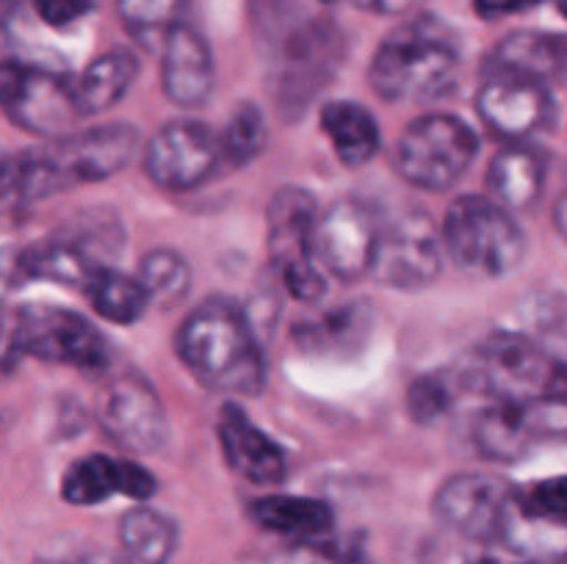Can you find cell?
Returning <instances> with one entry per match:
<instances>
[{
    "instance_id": "6da1fadb",
    "label": "cell",
    "mask_w": 567,
    "mask_h": 564,
    "mask_svg": "<svg viewBox=\"0 0 567 564\" xmlns=\"http://www.w3.org/2000/svg\"><path fill=\"white\" fill-rule=\"evenodd\" d=\"M136 144V127L116 122L55 138L53 147L39 153L17 155L6 164V202L25 208L61 188L109 180L131 164Z\"/></svg>"
},
{
    "instance_id": "7a4b0ae2",
    "label": "cell",
    "mask_w": 567,
    "mask_h": 564,
    "mask_svg": "<svg viewBox=\"0 0 567 564\" xmlns=\"http://www.w3.org/2000/svg\"><path fill=\"white\" fill-rule=\"evenodd\" d=\"M177 357L210 390L258 396L266 387V359L241 307L208 299L177 330Z\"/></svg>"
},
{
    "instance_id": "3957f363",
    "label": "cell",
    "mask_w": 567,
    "mask_h": 564,
    "mask_svg": "<svg viewBox=\"0 0 567 564\" xmlns=\"http://www.w3.org/2000/svg\"><path fill=\"white\" fill-rule=\"evenodd\" d=\"M460 39L441 17L419 14L388 33L371 59V88L388 103H430L454 88Z\"/></svg>"
},
{
    "instance_id": "277c9868",
    "label": "cell",
    "mask_w": 567,
    "mask_h": 564,
    "mask_svg": "<svg viewBox=\"0 0 567 564\" xmlns=\"http://www.w3.org/2000/svg\"><path fill=\"white\" fill-rule=\"evenodd\" d=\"M443 247L460 271L480 280H498L520 265L526 238L513 210L487 197H460L441 224Z\"/></svg>"
},
{
    "instance_id": "5b68a950",
    "label": "cell",
    "mask_w": 567,
    "mask_h": 564,
    "mask_svg": "<svg viewBox=\"0 0 567 564\" xmlns=\"http://www.w3.org/2000/svg\"><path fill=\"white\" fill-rule=\"evenodd\" d=\"M465 379L493 401L567 396V354L526 335H493L465 365Z\"/></svg>"
},
{
    "instance_id": "8992f818",
    "label": "cell",
    "mask_w": 567,
    "mask_h": 564,
    "mask_svg": "<svg viewBox=\"0 0 567 564\" xmlns=\"http://www.w3.org/2000/svg\"><path fill=\"white\" fill-rule=\"evenodd\" d=\"M480 138L454 114H426L402 133L393 166L404 182L424 191H446L471 169Z\"/></svg>"
},
{
    "instance_id": "52a82bcc",
    "label": "cell",
    "mask_w": 567,
    "mask_h": 564,
    "mask_svg": "<svg viewBox=\"0 0 567 564\" xmlns=\"http://www.w3.org/2000/svg\"><path fill=\"white\" fill-rule=\"evenodd\" d=\"M319 210L313 194L305 188L286 186L271 197L266 210V243L269 254L286 282L288 293L299 302H316L324 293V276L316 254Z\"/></svg>"
},
{
    "instance_id": "ba28073f",
    "label": "cell",
    "mask_w": 567,
    "mask_h": 564,
    "mask_svg": "<svg viewBox=\"0 0 567 564\" xmlns=\"http://www.w3.org/2000/svg\"><path fill=\"white\" fill-rule=\"evenodd\" d=\"M11 348L44 363L75 365L81 370L103 368L109 346L89 318L53 304H28L17 313Z\"/></svg>"
},
{
    "instance_id": "9c48e42d",
    "label": "cell",
    "mask_w": 567,
    "mask_h": 564,
    "mask_svg": "<svg viewBox=\"0 0 567 564\" xmlns=\"http://www.w3.org/2000/svg\"><path fill=\"white\" fill-rule=\"evenodd\" d=\"M0 97H3L6 116L37 136H70L66 130L83 116L75 83L50 70L17 64V61L3 64Z\"/></svg>"
},
{
    "instance_id": "30bf717a",
    "label": "cell",
    "mask_w": 567,
    "mask_h": 564,
    "mask_svg": "<svg viewBox=\"0 0 567 564\" xmlns=\"http://www.w3.org/2000/svg\"><path fill=\"white\" fill-rule=\"evenodd\" d=\"M551 440H567V396L496 401L476 420V446L498 462H515Z\"/></svg>"
},
{
    "instance_id": "8fae6325",
    "label": "cell",
    "mask_w": 567,
    "mask_h": 564,
    "mask_svg": "<svg viewBox=\"0 0 567 564\" xmlns=\"http://www.w3.org/2000/svg\"><path fill=\"white\" fill-rule=\"evenodd\" d=\"M443 252L441 227L424 210H408L382 227L371 274L388 288L419 291L441 274Z\"/></svg>"
},
{
    "instance_id": "7c38bea8",
    "label": "cell",
    "mask_w": 567,
    "mask_h": 564,
    "mask_svg": "<svg viewBox=\"0 0 567 564\" xmlns=\"http://www.w3.org/2000/svg\"><path fill=\"white\" fill-rule=\"evenodd\" d=\"M221 160V138L208 125L177 119L150 138L144 169L155 186L183 194L203 186Z\"/></svg>"
},
{
    "instance_id": "4fadbf2b",
    "label": "cell",
    "mask_w": 567,
    "mask_h": 564,
    "mask_svg": "<svg viewBox=\"0 0 567 564\" xmlns=\"http://www.w3.org/2000/svg\"><path fill=\"white\" fill-rule=\"evenodd\" d=\"M97 412L105 435L125 451L153 453L169 435L158 390L138 374L111 379L100 396Z\"/></svg>"
},
{
    "instance_id": "5bb4252c",
    "label": "cell",
    "mask_w": 567,
    "mask_h": 564,
    "mask_svg": "<svg viewBox=\"0 0 567 564\" xmlns=\"http://www.w3.org/2000/svg\"><path fill=\"white\" fill-rule=\"evenodd\" d=\"M476 111L493 136L507 144H524L554 125L557 103L546 83L487 75L476 92Z\"/></svg>"
},
{
    "instance_id": "9a60e30c",
    "label": "cell",
    "mask_w": 567,
    "mask_h": 564,
    "mask_svg": "<svg viewBox=\"0 0 567 564\" xmlns=\"http://www.w3.org/2000/svg\"><path fill=\"white\" fill-rule=\"evenodd\" d=\"M377 216L360 199H338L327 208L316 230V254L321 265L338 280H360L374 271L377 249H380Z\"/></svg>"
},
{
    "instance_id": "2e32d148",
    "label": "cell",
    "mask_w": 567,
    "mask_h": 564,
    "mask_svg": "<svg viewBox=\"0 0 567 564\" xmlns=\"http://www.w3.org/2000/svg\"><path fill=\"white\" fill-rule=\"evenodd\" d=\"M515 492L507 481L485 473H460L437 490L435 518L468 540H502L504 518Z\"/></svg>"
},
{
    "instance_id": "e0dca14e",
    "label": "cell",
    "mask_w": 567,
    "mask_h": 564,
    "mask_svg": "<svg viewBox=\"0 0 567 564\" xmlns=\"http://www.w3.org/2000/svg\"><path fill=\"white\" fill-rule=\"evenodd\" d=\"M216 70L208 42L192 25L177 22L161 44V83L181 108H197L214 92Z\"/></svg>"
},
{
    "instance_id": "ac0fdd59",
    "label": "cell",
    "mask_w": 567,
    "mask_h": 564,
    "mask_svg": "<svg viewBox=\"0 0 567 564\" xmlns=\"http://www.w3.org/2000/svg\"><path fill=\"white\" fill-rule=\"evenodd\" d=\"M155 479L147 468L127 459H111L103 453L78 459L61 479V495L75 506H94L111 495H125L133 501H150Z\"/></svg>"
},
{
    "instance_id": "d6986e66",
    "label": "cell",
    "mask_w": 567,
    "mask_h": 564,
    "mask_svg": "<svg viewBox=\"0 0 567 564\" xmlns=\"http://www.w3.org/2000/svg\"><path fill=\"white\" fill-rule=\"evenodd\" d=\"M219 446L227 464L252 484H280L286 479V453L236 401L219 409Z\"/></svg>"
},
{
    "instance_id": "ffe728a7",
    "label": "cell",
    "mask_w": 567,
    "mask_h": 564,
    "mask_svg": "<svg viewBox=\"0 0 567 564\" xmlns=\"http://www.w3.org/2000/svg\"><path fill=\"white\" fill-rule=\"evenodd\" d=\"M485 75L526 77L554 83L567 77V36L543 31H515L504 36L482 64Z\"/></svg>"
},
{
    "instance_id": "44dd1931",
    "label": "cell",
    "mask_w": 567,
    "mask_h": 564,
    "mask_svg": "<svg viewBox=\"0 0 567 564\" xmlns=\"http://www.w3.org/2000/svg\"><path fill=\"white\" fill-rule=\"evenodd\" d=\"M546 186V158L526 144H509L491 160L487 191L504 208L526 210L540 199Z\"/></svg>"
},
{
    "instance_id": "7402d4cb",
    "label": "cell",
    "mask_w": 567,
    "mask_h": 564,
    "mask_svg": "<svg viewBox=\"0 0 567 564\" xmlns=\"http://www.w3.org/2000/svg\"><path fill=\"white\" fill-rule=\"evenodd\" d=\"M255 523L271 534L316 542L332 529V509L305 495H264L249 506Z\"/></svg>"
},
{
    "instance_id": "603a6c76",
    "label": "cell",
    "mask_w": 567,
    "mask_h": 564,
    "mask_svg": "<svg viewBox=\"0 0 567 564\" xmlns=\"http://www.w3.org/2000/svg\"><path fill=\"white\" fill-rule=\"evenodd\" d=\"M321 130L330 138L338 160L347 166H363L380 149V125L374 114L352 100H336L321 108Z\"/></svg>"
},
{
    "instance_id": "cb8c5ba5",
    "label": "cell",
    "mask_w": 567,
    "mask_h": 564,
    "mask_svg": "<svg viewBox=\"0 0 567 564\" xmlns=\"http://www.w3.org/2000/svg\"><path fill=\"white\" fill-rule=\"evenodd\" d=\"M138 75V61L131 50L114 48L109 53L97 55L92 64L83 70L81 81L75 83L78 103H81L83 116L103 114L111 105L120 103L133 86Z\"/></svg>"
},
{
    "instance_id": "d4e9b609",
    "label": "cell",
    "mask_w": 567,
    "mask_h": 564,
    "mask_svg": "<svg viewBox=\"0 0 567 564\" xmlns=\"http://www.w3.org/2000/svg\"><path fill=\"white\" fill-rule=\"evenodd\" d=\"M120 545L127 564H169L177 547V523L153 506H133L120 523Z\"/></svg>"
},
{
    "instance_id": "484cf974",
    "label": "cell",
    "mask_w": 567,
    "mask_h": 564,
    "mask_svg": "<svg viewBox=\"0 0 567 564\" xmlns=\"http://www.w3.org/2000/svg\"><path fill=\"white\" fill-rule=\"evenodd\" d=\"M83 293L89 296V302H92L94 313H97L100 318L122 326L136 324L144 315V310L153 304L138 276L125 274V271L120 269H111V265L105 263H100L97 269L89 274Z\"/></svg>"
},
{
    "instance_id": "4316f807",
    "label": "cell",
    "mask_w": 567,
    "mask_h": 564,
    "mask_svg": "<svg viewBox=\"0 0 567 564\" xmlns=\"http://www.w3.org/2000/svg\"><path fill=\"white\" fill-rule=\"evenodd\" d=\"M17 265H20L22 276H39V280H53L59 285L83 288L100 260H94L81 241L53 238V241L25 249Z\"/></svg>"
},
{
    "instance_id": "83f0119b",
    "label": "cell",
    "mask_w": 567,
    "mask_h": 564,
    "mask_svg": "<svg viewBox=\"0 0 567 564\" xmlns=\"http://www.w3.org/2000/svg\"><path fill=\"white\" fill-rule=\"evenodd\" d=\"M138 280H142L150 302L161 304V307H172L188 293L192 271H188L186 258L177 254L175 249H155V252L144 254Z\"/></svg>"
},
{
    "instance_id": "f1b7e54d",
    "label": "cell",
    "mask_w": 567,
    "mask_h": 564,
    "mask_svg": "<svg viewBox=\"0 0 567 564\" xmlns=\"http://www.w3.org/2000/svg\"><path fill=\"white\" fill-rule=\"evenodd\" d=\"M186 0H120L122 25L144 48L164 44Z\"/></svg>"
},
{
    "instance_id": "f546056e",
    "label": "cell",
    "mask_w": 567,
    "mask_h": 564,
    "mask_svg": "<svg viewBox=\"0 0 567 564\" xmlns=\"http://www.w3.org/2000/svg\"><path fill=\"white\" fill-rule=\"evenodd\" d=\"M221 138V158L230 166H244L249 160L258 158L266 147V119L260 114L258 105L241 103L233 116L227 119L225 130L219 133Z\"/></svg>"
},
{
    "instance_id": "4dcf8cb0",
    "label": "cell",
    "mask_w": 567,
    "mask_h": 564,
    "mask_svg": "<svg viewBox=\"0 0 567 564\" xmlns=\"http://www.w3.org/2000/svg\"><path fill=\"white\" fill-rule=\"evenodd\" d=\"M358 332H365V321L358 307L336 310V313H327L324 318L302 326L305 343L310 348H330V352L341 346H354Z\"/></svg>"
},
{
    "instance_id": "1f68e13d",
    "label": "cell",
    "mask_w": 567,
    "mask_h": 564,
    "mask_svg": "<svg viewBox=\"0 0 567 564\" xmlns=\"http://www.w3.org/2000/svg\"><path fill=\"white\" fill-rule=\"evenodd\" d=\"M452 398L454 393L443 376H421V379H415V385L410 387L408 404L415 420L430 424V420H437L441 415L449 412Z\"/></svg>"
},
{
    "instance_id": "d6a6232c",
    "label": "cell",
    "mask_w": 567,
    "mask_h": 564,
    "mask_svg": "<svg viewBox=\"0 0 567 564\" xmlns=\"http://www.w3.org/2000/svg\"><path fill=\"white\" fill-rule=\"evenodd\" d=\"M515 498L529 512L567 525V476H554V479L537 481L529 490L515 492Z\"/></svg>"
},
{
    "instance_id": "836d02e7",
    "label": "cell",
    "mask_w": 567,
    "mask_h": 564,
    "mask_svg": "<svg viewBox=\"0 0 567 564\" xmlns=\"http://www.w3.org/2000/svg\"><path fill=\"white\" fill-rule=\"evenodd\" d=\"M31 3L37 14L53 28L72 25L94 9V0H31Z\"/></svg>"
},
{
    "instance_id": "e575fe53",
    "label": "cell",
    "mask_w": 567,
    "mask_h": 564,
    "mask_svg": "<svg viewBox=\"0 0 567 564\" xmlns=\"http://www.w3.org/2000/svg\"><path fill=\"white\" fill-rule=\"evenodd\" d=\"M546 0H474V11L482 20H502V17L524 14V11L537 9Z\"/></svg>"
},
{
    "instance_id": "d590c367",
    "label": "cell",
    "mask_w": 567,
    "mask_h": 564,
    "mask_svg": "<svg viewBox=\"0 0 567 564\" xmlns=\"http://www.w3.org/2000/svg\"><path fill=\"white\" fill-rule=\"evenodd\" d=\"M360 9L377 11V14H399V11L408 9L413 0H354Z\"/></svg>"
},
{
    "instance_id": "8d00e7d4",
    "label": "cell",
    "mask_w": 567,
    "mask_h": 564,
    "mask_svg": "<svg viewBox=\"0 0 567 564\" xmlns=\"http://www.w3.org/2000/svg\"><path fill=\"white\" fill-rule=\"evenodd\" d=\"M332 564H371L369 556H365V551L360 545H349V547H341V551L332 553Z\"/></svg>"
},
{
    "instance_id": "74e56055",
    "label": "cell",
    "mask_w": 567,
    "mask_h": 564,
    "mask_svg": "<svg viewBox=\"0 0 567 564\" xmlns=\"http://www.w3.org/2000/svg\"><path fill=\"white\" fill-rule=\"evenodd\" d=\"M554 227H557L559 236L567 241V191L559 197V202L554 205Z\"/></svg>"
},
{
    "instance_id": "f35d334b",
    "label": "cell",
    "mask_w": 567,
    "mask_h": 564,
    "mask_svg": "<svg viewBox=\"0 0 567 564\" xmlns=\"http://www.w3.org/2000/svg\"><path fill=\"white\" fill-rule=\"evenodd\" d=\"M81 564H127V562H125V558H114V556H109V553H97V556L83 558Z\"/></svg>"
},
{
    "instance_id": "ab89813d",
    "label": "cell",
    "mask_w": 567,
    "mask_h": 564,
    "mask_svg": "<svg viewBox=\"0 0 567 564\" xmlns=\"http://www.w3.org/2000/svg\"><path fill=\"white\" fill-rule=\"evenodd\" d=\"M529 564H567V556H563V558H540V562H529Z\"/></svg>"
},
{
    "instance_id": "60d3db41",
    "label": "cell",
    "mask_w": 567,
    "mask_h": 564,
    "mask_svg": "<svg viewBox=\"0 0 567 564\" xmlns=\"http://www.w3.org/2000/svg\"><path fill=\"white\" fill-rule=\"evenodd\" d=\"M554 3H557L559 14H563V17H565V20H567V0H554Z\"/></svg>"
},
{
    "instance_id": "b9f144b4",
    "label": "cell",
    "mask_w": 567,
    "mask_h": 564,
    "mask_svg": "<svg viewBox=\"0 0 567 564\" xmlns=\"http://www.w3.org/2000/svg\"><path fill=\"white\" fill-rule=\"evenodd\" d=\"M321 3H338V0H321Z\"/></svg>"
}]
</instances>
